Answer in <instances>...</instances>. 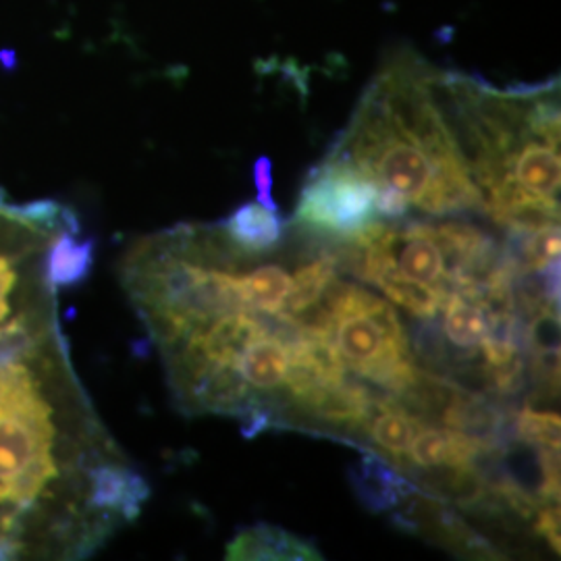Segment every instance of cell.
Returning a JSON list of instances; mask_svg holds the SVG:
<instances>
[{
  "mask_svg": "<svg viewBox=\"0 0 561 561\" xmlns=\"http://www.w3.org/2000/svg\"><path fill=\"white\" fill-rule=\"evenodd\" d=\"M437 80L439 69L416 53L391 55L329 154L426 215L481 213V192L443 117Z\"/></svg>",
  "mask_w": 561,
  "mask_h": 561,
  "instance_id": "obj_1",
  "label": "cell"
},
{
  "mask_svg": "<svg viewBox=\"0 0 561 561\" xmlns=\"http://www.w3.org/2000/svg\"><path fill=\"white\" fill-rule=\"evenodd\" d=\"M0 347V560H11L25 549V520L50 497L62 466L34 337Z\"/></svg>",
  "mask_w": 561,
  "mask_h": 561,
  "instance_id": "obj_2",
  "label": "cell"
},
{
  "mask_svg": "<svg viewBox=\"0 0 561 561\" xmlns=\"http://www.w3.org/2000/svg\"><path fill=\"white\" fill-rule=\"evenodd\" d=\"M377 192L379 187L350 162L327 154L301 185L294 225L335 238L352 236L366 222L381 219L375 208Z\"/></svg>",
  "mask_w": 561,
  "mask_h": 561,
  "instance_id": "obj_3",
  "label": "cell"
},
{
  "mask_svg": "<svg viewBox=\"0 0 561 561\" xmlns=\"http://www.w3.org/2000/svg\"><path fill=\"white\" fill-rule=\"evenodd\" d=\"M385 248L401 277L451 296L437 227L431 221L391 222Z\"/></svg>",
  "mask_w": 561,
  "mask_h": 561,
  "instance_id": "obj_4",
  "label": "cell"
},
{
  "mask_svg": "<svg viewBox=\"0 0 561 561\" xmlns=\"http://www.w3.org/2000/svg\"><path fill=\"white\" fill-rule=\"evenodd\" d=\"M347 479L356 500L373 514L398 510L416 491V484L375 449L362 451L350 466Z\"/></svg>",
  "mask_w": 561,
  "mask_h": 561,
  "instance_id": "obj_5",
  "label": "cell"
},
{
  "mask_svg": "<svg viewBox=\"0 0 561 561\" xmlns=\"http://www.w3.org/2000/svg\"><path fill=\"white\" fill-rule=\"evenodd\" d=\"M150 486L136 470L104 461L88 472V505L113 520H136Z\"/></svg>",
  "mask_w": 561,
  "mask_h": 561,
  "instance_id": "obj_6",
  "label": "cell"
},
{
  "mask_svg": "<svg viewBox=\"0 0 561 561\" xmlns=\"http://www.w3.org/2000/svg\"><path fill=\"white\" fill-rule=\"evenodd\" d=\"M424 426L428 424L405 412L393 396L382 393L373 403L370 414L364 422L362 439L370 443V449L379 451L401 474H405L414 466L408 456L410 445Z\"/></svg>",
  "mask_w": 561,
  "mask_h": 561,
  "instance_id": "obj_7",
  "label": "cell"
},
{
  "mask_svg": "<svg viewBox=\"0 0 561 561\" xmlns=\"http://www.w3.org/2000/svg\"><path fill=\"white\" fill-rule=\"evenodd\" d=\"M227 560L250 561H317L322 553L306 539L296 537L279 526L254 524L238 530L227 545Z\"/></svg>",
  "mask_w": 561,
  "mask_h": 561,
  "instance_id": "obj_8",
  "label": "cell"
},
{
  "mask_svg": "<svg viewBox=\"0 0 561 561\" xmlns=\"http://www.w3.org/2000/svg\"><path fill=\"white\" fill-rule=\"evenodd\" d=\"M443 335L449 345V364L481 360V343L489 335V317L477 301L451 294L443 304Z\"/></svg>",
  "mask_w": 561,
  "mask_h": 561,
  "instance_id": "obj_9",
  "label": "cell"
},
{
  "mask_svg": "<svg viewBox=\"0 0 561 561\" xmlns=\"http://www.w3.org/2000/svg\"><path fill=\"white\" fill-rule=\"evenodd\" d=\"M221 225L240 248L261 259L279 250L289 227L279 210H271L261 202L241 204Z\"/></svg>",
  "mask_w": 561,
  "mask_h": 561,
  "instance_id": "obj_10",
  "label": "cell"
},
{
  "mask_svg": "<svg viewBox=\"0 0 561 561\" xmlns=\"http://www.w3.org/2000/svg\"><path fill=\"white\" fill-rule=\"evenodd\" d=\"M78 231L62 229L53 236L48 248L46 262V287L50 289H67L78 287L90 277L94 266L96 241L78 240Z\"/></svg>",
  "mask_w": 561,
  "mask_h": 561,
  "instance_id": "obj_11",
  "label": "cell"
},
{
  "mask_svg": "<svg viewBox=\"0 0 561 561\" xmlns=\"http://www.w3.org/2000/svg\"><path fill=\"white\" fill-rule=\"evenodd\" d=\"M236 368L252 391L271 393L285 381L289 368V352L280 341L264 333L241 352Z\"/></svg>",
  "mask_w": 561,
  "mask_h": 561,
  "instance_id": "obj_12",
  "label": "cell"
},
{
  "mask_svg": "<svg viewBox=\"0 0 561 561\" xmlns=\"http://www.w3.org/2000/svg\"><path fill=\"white\" fill-rule=\"evenodd\" d=\"M264 333L266 331L254 312H229L210 322L201 340L213 360L236 364L241 352Z\"/></svg>",
  "mask_w": 561,
  "mask_h": 561,
  "instance_id": "obj_13",
  "label": "cell"
},
{
  "mask_svg": "<svg viewBox=\"0 0 561 561\" xmlns=\"http://www.w3.org/2000/svg\"><path fill=\"white\" fill-rule=\"evenodd\" d=\"M233 283L250 312H279L294 289V279L280 264H259L233 275Z\"/></svg>",
  "mask_w": 561,
  "mask_h": 561,
  "instance_id": "obj_14",
  "label": "cell"
},
{
  "mask_svg": "<svg viewBox=\"0 0 561 561\" xmlns=\"http://www.w3.org/2000/svg\"><path fill=\"white\" fill-rule=\"evenodd\" d=\"M333 277H337V266H335L333 256L329 254V245H327L324 254L312 259L310 262H306L304 266L296 271V275L291 277L294 279V289L287 296V300L283 304L279 312H294V310H298V308L310 304V301L319 300L324 285L333 279Z\"/></svg>",
  "mask_w": 561,
  "mask_h": 561,
  "instance_id": "obj_15",
  "label": "cell"
},
{
  "mask_svg": "<svg viewBox=\"0 0 561 561\" xmlns=\"http://www.w3.org/2000/svg\"><path fill=\"white\" fill-rule=\"evenodd\" d=\"M560 414L553 412H533L522 408L514 419L516 439L553 449H560Z\"/></svg>",
  "mask_w": 561,
  "mask_h": 561,
  "instance_id": "obj_16",
  "label": "cell"
},
{
  "mask_svg": "<svg viewBox=\"0 0 561 561\" xmlns=\"http://www.w3.org/2000/svg\"><path fill=\"white\" fill-rule=\"evenodd\" d=\"M533 528L537 537L547 539L551 549L560 553V503H541L537 510V516L533 520Z\"/></svg>",
  "mask_w": 561,
  "mask_h": 561,
  "instance_id": "obj_17",
  "label": "cell"
},
{
  "mask_svg": "<svg viewBox=\"0 0 561 561\" xmlns=\"http://www.w3.org/2000/svg\"><path fill=\"white\" fill-rule=\"evenodd\" d=\"M252 178H254V185H256V192H259L256 202H261L262 206H266L271 210H279V204L273 196V162H271V159L261 157L259 161L254 162Z\"/></svg>",
  "mask_w": 561,
  "mask_h": 561,
  "instance_id": "obj_18",
  "label": "cell"
}]
</instances>
